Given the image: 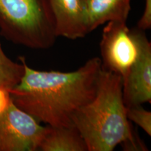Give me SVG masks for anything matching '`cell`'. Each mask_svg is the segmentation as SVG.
Instances as JSON below:
<instances>
[{
  "instance_id": "1",
  "label": "cell",
  "mask_w": 151,
  "mask_h": 151,
  "mask_svg": "<svg viewBox=\"0 0 151 151\" xmlns=\"http://www.w3.org/2000/svg\"><path fill=\"white\" fill-rule=\"evenodd\" d=\"M24 72L9 91L13 102L38 122L55 127L73 126L72 118L93 99L101 69L99 58L88 60L76 71H39L19 57Z\"/></svg>"
},
{
  "instance_id": "2",
  "label": "cell",
  "mask_w": 151,
  "mask_h": 151,
  "mask_svg": "<svg viewBox=\"0 0 151 151\" xmlns=\"http://www.w3.org/2000/svg\"><path fill=\"white\" fill-rule=\"evenodd\" d=\"M88 151H112L133 137L135 130L127 117L122 78L101 67L93 99L72 118Z\"/></svg>"
},
{
  "instance_id": "3",
  "label": "cell",
  "mask_w": 151,
  "mask_h": 151,
  "mask_svg": "<svg viewBox=\"0 0 151 151\" xmlns=\"http://www.w3.org/2000/svg\"><path fill=\"white\" fill-rule=\"evenodd\" d=\"M0 35L15 44L45 50L57 36L47 0H0Z\"/></svg>"
},
{
  "instance_id": "4",
  "label": "cell",
  "mask_w": 151,
  "mask_h": 151,
  "mask_svg": "<svg viewBox=\"0 0 151 151\" xmlns=\"http://www.w3.org/2000/svg\"><path fill=\"white\" fill-rule=\"evenodd\" d=\"M44 128L0 90V151H38Z\"/></svg>"
},
{
  "instance_id": "5",
  "label": "cell",
  "mask_w": 151,
  "mask_h": 151,
  "mask_svg": "<svg viewBox=\"0 0 151 151\" xmlns=\"http://www.w3.org/2000/svg\"><path fill=\"white\" fill-rule=\"evenodd\" d=\"M137 55L122 80V94L126 106L151 103V43L144 30L131 29Z\"/></svg>"
},
{
  "instance_id": "6",
  "label": "cell",
  "mask_w": 151,
  "mask_h": 151,
  "mask_svg": "<svg viewBox=\"0 0 151 151\" xmlns=\"http://www.w3.org/2000/svg\"><path fill=\"white\" fill-rule=\"evenodd\" d=\"M100 50L101 67L120 75L123 80L137 55V47L127 23L108 22L102 32Z\"/></svg>"
},
{
  "instance_id": "7",
  "label": "cell",
  "mask_w": 151,
  "mask_h": 151,
  "mask_svg": "<svg viewBox=\"0 0 151 151\" xmlns=\"http://www.w3.org/2000/svg\"><path fill=\"white\" fill-rule=\"evenodd\" d=\"M53 18L57 37L75 40L90 32L86 0H47Z\"/></svg>"
},
{
  "instance_id": "8",
  "label": "cell",
  "mask_w": 151,
  "mask_h": 151,
  "mask_svg": "<svg viewBox=\"0 0 151 151\" xmlns=\"http://www.w3.org/2000/svg\"><path fill=\"white\" fill-rule=\"evenodd\" d=\"M38 150L88 151V147L74 126L47 125L44 128Z\"/></svg>"
},
{
  "instance_id": "9",
  "label": "cell",
  "mask_w": 151,
  "mask_h": 151,
  "mask_svg": "<svg viewBox=\"0 0 151 151\" xmlns=\"http://www.w3.org/2000/svg\"><path fill=\"white\" fill-rule=\"evenodd\" d=\"M90 32L109 22L127 23L131 0H86Z\"/></svg>"
},
{
  "instance_id": "10",
  "label": "cell",
  "mask_w": 151,
  "mask_h": 151,
  "mask_svg": "<svg viewBox=\"0 0 151 151\" xmlns=\"http://www.w3.org/2000/svg\"><path fill=\"white\" fill-rule=\"evenodd\" d=\"M24 72L23 64L11 60L0 43V90H9L19 83Z\"/></svg>"
},
{
  "instance_id": "11",
  "label": "cell",
  "mask_w": 151,
  "mask_h": 151,
  "mask_svg": "<svg viewBox=\"0 0 151 151\" xmlns=\"http://www.w3.org/2000/svg\"><path fill=\"white\" fill-rule=\"evenodd\" d=\"M127 107V117L129 121L134 122L144 130L148 136H151V113L143 109L141 105Z\"/></svg>"
},
{
  "instance_id": "12",
  "label": "cell",
  "mask_w": 151,
  "mask_h": 151,
  "mask_svg": "<svg viewBox=\"0 0 151 151\" xmlns=\"http://www.w3.org/2000/svg\"><path fill=\"white\" fill-rule=\"evenodd\" d=\"M121 146L122 150L126 151H148L147 148L142 139L139 137L138 133L135 132L133 137L129 140H127L122 143Z\"/></svg>"
},
{
  "instance_id": "13",
  "label": "cell",
  "mask_w": 151,
  "mask_h": 151,
  "mask_svg": "<svg viewBox=\"0 0 151 151\" xmlns=\"http://www.w3.org/2000/svg\"><path fill=\"white\" fill-rule=\"evenodd\" d=\"M137 27L142 30H147L151 27V0H146L143 15L139 20Z\"/></svg>"
}]
</instances>
